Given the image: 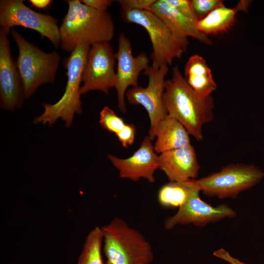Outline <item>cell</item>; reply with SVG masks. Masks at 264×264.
I'll use <instances>...</instances> for the list:
<instances>
[{
  "label": "cell",
  "mask_w": 264,
  "mask_h": 264,
  "mask_svg": "<svg viewBox=\"0 0 264 264\" xmlns=\"http://www.w3.org/2000/svg\"><path fill=\"white\" fill-rule=\"evenodd\" d=\"M158 164L170 181L195 179L200 169L196 152L191 144L159 154Z\"/></svg>",
  "instance_id": "cell-15"
},
{
  "label": "cell",
  "mask_w": 264,
  "mask_h": 264,
  "mask_svg": "<svg viewBox=\"0 0 264 264\" xmlns=\"http://www.w3.org/2000/svg\"><path fill=\"white\" fill-rule=\"evenodd\" d=\"M115 57L117 65L113 88L117 92L118 108L125 113V97L127 89L130 86H138V76L141 71L150 66V59L143 52L134 57L131 42L124 33L119 36Z\"/></svg>",
  "instance_id": "cell-11"
},
{
  "label": "cell",
  "mask_w": 264,
  "mask_h": 264,
  "mask_svg": "<svg viewBox=\"0 0 264 264\" xmlns=\"http://www.w3.org/2000/svg\"><path fill=\"white\" fill-rule=\"evenodd\" d=\"M136 132V128L133 124L126 123L122 129L115 135L122 146L127 148L133 143Z\"/></svg>",
  "instance_id": "cell-26"
},
{
  "label": "cell",
  "mask_w": 264,
  "mask_h": 264,
  "mask_svg": "<svg viewBox=\"0 0 264 264\" xmlns=\"http://www.w3.org/2000/svg\"><path fill=\"white\" fill-rule=\"evenodd\" d=\"M198 190L200 189L196 179L170 181L159 189L157 200L163 207L179 208L187 201L193 193Z\"/></svg>",
  "instance_id": "cell-19"
},
{
  "label": "cell",
  "mask_w": 264,
  "mask_h": 264,
  "mask_svg": "<svg viewBox=\"0 0 264 264\" xmlns=\"http://www.w3.org/2000/svg\"><path fill=\"white\" fill-rule=\"evenodd\" d=\"M151 11L175 35L181 37H192L202 43L212 44L211 40L198 29L195 23L169 5L166 0H156Z\"/></svg>",
  "instance_id": "cell-16"
},
{
  "label": "cell",
  "mask_w": 264,
  "mask_h": 264,
  "mask_svg": "<svg viewBox=\"0 0 264 264\" xmlns=\"http://www.w3.org/2000/svg\"><path fill=\"white\" fill-rule=\"evenodd\" d=\"M169 68L163 65L158 68L150 66L143 73L149 78L147 87H132L127 90L125 96L131 105H141L146 110L150 121L149 136L153 140L157 126L167 112L163 95L165 89V77Z\"/></svg>",
  "instance_id": "cell-9"
},
{
  "label": "cell",
  "mask_w": 264,
  "mask_h": 264,
  "mask_svg": "<svg viewBox=\"0 0 264 264\" xmlns=\"http://www.w3.org/2000/svg\"><path fill=\"white\" fill-rule=\"evenodd\" d=\"M121 16L125 22L138 24L146 30L152 45L153 67L171 65L174 59L180 58L187 50L188 38L175 35L152 11L122 10Z\"/></svg>",
  "instance_id": "cell-6"
},
{
  "label": "cell",
  "mask_w": 264,
  "mask_h": 264,
  "mask_svg": "<svg viewBox=\"0 0 264 264\" xmlns=\"http://www.w3.org/2000/svg\"><path fill=\"white\" fill-rule=\"evenodd\" d=\"M185 79L189 86L200 96L207 97L217 89L211 70L201 56L195 54L186 62Z\"/></svg>",
  "instance_id": "cell-18"
},
{
  "label": "cell",
  "mask_w": 264,
  "mask_h": 264,
  "mask_svg": "<svg viewBox=\"0 0 264 264\" xmlns=\"http://www.w3.org/2000/svg\"><path fill=\"white\" fill-rule=\"evenodd\" d=\"M191 3L198 21L206 17L217 8L224 5L223 1L221 0H192Z\"/></svg>",
  "instance_id": "cell-23"
},
{
  "label": "cell",
  "mask_w": 264,
  "mask_h": 264,
  "mask_svg": "<svg viewBox=\"0 0 264 264\" xmlns=\"http://www.w3.org/2000/svg\"><path fill=\"white\" fill-rule=\"evenodd\" d=\"M213 255L230 264H247L239 259L233 257L230 254L223 248H220L215 251Z\"/></svg>",
  "instance_id": "cell-28"
},
{
  "label": "cell",
  "mask_w": 264,
  "mask_h": 264,
  "mask_svg": "<svg viewBox=\"0 0 264 264\" xmlns=\"http://www.w3.org/2000/svg\"><path fill=\"white\" fill-rule=\"evenodd\" d=\"M200 192L198 190L193 193L174 215L166 219L165 229L169 230L177 225L189 224L203 227L209 223L236 216V212L226 204L213 206L204 201L200 198Z\"/></svg>",
  "instance_id": "cell-12"
},
{
  "label": "cell",
  "mask_w": 264,
  "mask_h": 264,
  "mask_svg": "<svg viewBox=\"0 0 264 264\" xmlns=\"http://www.w3.org/2000/svg\"><path fill=\"white\" fill-rule=\"evenodd\" d=\"M115 53L109 42L91 45L83 72L80 93L100 90L108 94L113 88L116 72Z\"/></svg>",
  "instance_id": "cell-10"
},
{
  "label": "cell",
  "mask_w": 264,
  "mask_h": 264,
  "mask_svg": "<svg viewBox=\"0 0 264 264\" xmlns=\"http://www.w3.org/2000/svg\"><path fill=\"white\" fill-rule=\"evenodd\" d=\"M152 139L148 135L142 140L139 148L127 158H120L112 154L108 158L118 170L119 176L133 181L144 178L154 183L155 171L159 169L158 155L154 148Z\"/></svg>",
  "instance_id": "cell-14"
},
{
  "label": "cell",
  "mask_w": 264,
  "mask_h": 264,
  "mask_svg": "<svg viewBox=\"0 0 264 264\" xmlns=\"http://www.w3.org/2000/svg\"><path fill=\"white\" fill-rule=\"evenodd\" d=\"M163 100L167 114L179 121L197 141L202 140L203 126L214 117L212 96H199L175 66L171 79L165 81Z\"/></svg>",
  "instance_id": "cell-1"
},
{
  "label": "cell",
  "mask_w": 264,
  "mask_h": 264,
  "mask_svg": "<svg viewBox=\"0 0 264 264\" xmlns=\"http://www.w3.org/2000/svg\"><path fill=\"white\" fill-rule=\"evenodd\" d=\"M25 99L16 61L12 57L8 35L0 28V106L12 111L21 108Z\"/></svg>",
  "instance_id": "cell-13"
},
{
  "label": "cell",
  "mask_w": 264,
  "mask_h": 264,
  "mask_svg": "<svg viewBox=\"0 0 264 264\" xmlns=\"http://www.w3.org/2000/svg\"><path fill=\"white\" fill-rule=\"evenodd\" d=\"M102 245L101 228L96 226L86 237L77 264H106L102 255Z\"/></svg>",
  "instance_id": "cell-21"
},
{
  "label": "cell",
  "mask_w": 264,
  "mask_h": 264,
  "mask_svg": "<svg viewBox=\"0 0 264 264\" xmlns=\"http://www.w3.org/2000/svg\"><path fill=\"white\" fill-rule=\"evenodd\" d=\"M90 46L87 43H81L71 52L66 64L67 80L63 95L55 103H43L44 110L34 118V124L52 126L60 119L69 128L75 115L82 113L80 85Z\"/></svg>",
  "instance_id": "cell-3"
},
{
  "label": "cell",
  "mask_w": 264,
  "mask_h": 264,
  "mask_svg": "<svg viewBox=\"0 0 264 264\" xmlns=\"http://www.w3.org/2000/svg\"><path fill=\"white\" fill-rule=\"evenodd\" d=\"M66 1L67 11L59 27L63 50L71 53L81 43L91 45L111 40L114 24L109 13L95 10L80 0Z\"/></svg>",
  "instance_id": "cell-2"
},
{
  "label": "cell",
  "mask_w": 264,
  "mask_h": 264,
  "mask_svg": "<svg viewBox=\"0 0 264 264\" xmlns=\"http://www.w3.org/2000/svg\"><path fill=\"white\" fill-rule=\"evenodd\" d=\"M190 134L177 120L166 115L158 123L154 145L156 154L178 149L191 144Z\"/></svg>",
  "instance_id": "cell-17"
},
{
  "label": "cell",
  "mask_w": 264,
  "mask_h": 264,
  "mask_svg": "<svg viewBox=\"0 0 264 264\" xmlns=\"http://www.w3.org/2000/svg\"><path fill=\"white\" fill-rule=\"evenodd\" d=\"M166 1L169 5L197 24L198 20L192 8L191 0H166Z\"/></svg>",
  "instance_id": "cell-24"
},
{
  "label": "cell",
  "mask_w": 264,
  "mask_h": 264,
  "mask_svg": "<svg viewBox=\"0 0 264 264\" xmlns=\"http://www.w3.org/2000/svg\"><path fill=\"white\" fill-rule=\"evenodd\" d=\"M29 2L32 6L44 9L50 4L52 1L51 0H29Z\"/></svg>",
  "instance_id": "cell-29"
},
{
  "label": "cell",
  "mask_w": 264,
  "mask_h": 264,
  "mask_svg": "<svg viewBox=\"0 0 264 264\" xmlns=\"http://www.w3.org/2000/svg\"><path fill=\"white\" fill-rule=\"evenodd\" d=\"M264 178V171L254 164L231 163L219 171L196 179L200 191L209 197L235 199Z\"/></svg>",
  "instance_id": "cell-7"
},
{
  "label": "cell",
  "mask_w": 264,
  "mask_h": 264,
  "mask_svg": "<svg viewBox=\"0 0 264 264\" xmlns=\"http://www.w3.org/2000/svg\"><path fill=\"white\" fill-rule=\"evenodd\" d=\"M10 34L18 48L16 66L24 98L28 99L41 86L54 82L61 58L55 51H43L14 28Z\"/></svg>",
  "instance_id": "cell-5"
},
{
  "label": "cell",
  "mask_w": 264,
  "mask_h": 264,
  "mask_svg": "<svg viewBox=\"0 0 264 264\" xmlns=\"http://www.w3.org/2000/svg\"><path fill=\"white\" fill-rule=\"evenodd\" d=\"M251 3V0H240L236 6L239 11H243L246 12Z\"/></svg>",
  "instance_id": "cell-30"
},
{
  "label": "cell",
  "mask_w": 264,
  "mask_h": 264,
  "mask_svg": "<svg viewBox=\"0 0 264 264\" xmlns=\"http://www.w3.org/2000/svg\"><path fill=\"white\" fill-rule=\"evenodd\" d=\"M84 4L99 11L106 12L113 2L111 0H81Z\"/></svg>",
  "instance_id": "cell-27"
},
{
  "label": "cell",
  "mask_w": 264,
  "mask_h": 264,
  "mask_svg": "<svg viewBox=\"0 0 264 264\" xmlns=\"http://www.w3.org/2000/svg\"><path fill=\"white\" fill-rule=\"evenodd\" d=\"M239 10L224 5L220 6L197 23L198 29L206 36L218 35L227 32L236 22V15Z\"/></svg>",
  "instance_id": "cell-20"
},
{
  "label": "cell",
  "mask_w": 264,
  "mask_h": 264,
  "mask_svg": "<svg viewBox=\"0 0 264 264\" xmlns=\"http://www.w3.org/2000/svg\"><path fill=\"white\" fill-rule=\"evenodd\" d=\"M99 124L103 129L115 134L126 124L124 119L108 106H105L100 112Z\"/></svg>",
  "instance_id": "cell-22"
},
{
  "label": "cell",
  "mask_w": 264,
  "mask_h": 264,
  "mask_svg": "<svg viewBox=\"0 0 264 264\" xmlns=\"http://www.w3.org/2000/svg\"><path fill=\"white\" fill-rule=\"evenodd\" d=\"M101 228L106 264H150L153 262L150 243L121 219L116 217Z\"/></svg>",
  "instance_id": "cell-4"
},
{
  "label": "cell",
  "mask_w": 264,
  "mask_h": 264,
  "mask_svg": "<svg viewBox=\"0 0 264 264\" xmlns=\"http://www.w3.org/2000/svg\"><path fill=\"white\" fill-rule=\"evenodd\" d=\"M23 0H0V28L8 36L15 26L38 32L47 38L56 48L60 45L58 20L48 15L37 12L26 6Z\"/></svg>",
  "instance_id": "cell-8"
},
{
  "label": "cell",
  "mask_w": 264,
  "mask_h": 264,
  "mask_svg": "<svg viewBox=\"0 0 264 264\" xmlns=\"http://www.w3.org/2000/svg\"><path fill=\"white\" fill-rule=\"evenodd\" d=\"M156 0H118L122 10H147L151 8Z\"/></svg>",
  "instance_id": "cell-25"
}]
</instances>
